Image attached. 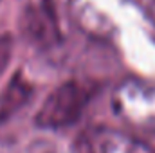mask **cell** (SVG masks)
<instances>
[{"mask_svg": "<svg viewBox=\"0 0 155 153\" xmlns=\"http://www.w3.org/2000/svg\"><path fill=\"white\" fill-rule=\"evenodd\" d=\"M112 108L134 130L155 133V81L128 77L114 92Z\"/></svg>", "mask_w": 155, "mask_h": 153, "instance_id": "obj_1", "label": "cell"}, {"mask_svg": "<svg viewBox=\"0 0 155 153\" xmlns=\"http://www.w3.org/2000/svg\"><path fill=\"white\" fill-rule=\"evenodd\" d=\"M88 97V88L79 83L69 81L60 85L43 101L36 114V124L47 130H58L74 124L83 114Z\"/></svg>", "mask_w": 155, "mask_h": 153, "instance_id": "obj_2", "label": "cell"}, {"mask_svg": "<svg viewBox=\"0 0 155 153\" xmlns=\"http://www.w3.org/2000/svg\"><path fill=\"white\" fill-rule=\"evenodd\" d=\"M22 29L25 36L40 47H51L60 38L56 16L47 0H36L25 5L22 15Z\"/></svg>", "mask_w": 155, "mask_h": 153, "instance_id": "obj_3", "label": "cell"}, {"mask_svg": "<svg viewBox=\"0 0 155 153\" xmlns=\"http://www.w3.org/2000/svg\"><path fill=\"white\" fill-rule=\"evenodd\" d=\"M97 142L99 153H152V150L141 141L117 132H107L99 135Z\"/></svg>", "mask_w": 155, "mask_h": 153, "instance_id": "obj_4", "label": "cell"}, {"mask_svg": "<svg viewBox=\"0 0 155 153\" xmlns=\"http://www.w3.org/2000/svg\"><path fill=\"white\" fill-rule=\"evenodd\" d=\"M29 92H31L29 86L25 83H22L20 77H16L9 85V88H7V92H5V96L2 99V105H0V119H5L7 115L16 112L24 105V101L29 97Z\"/></svg>", "mask_w": 155, "mask_h": 153, "instance_id": "obj_5", "label": "cell"}, {"mask_svg": "<svg viewBox=\"0 0 155 153\" xmlns=\"http://www.w3.org/2000/svg\"><path fill=\"white\" fill-rule=\"evenodd\" d=\"M128 2L134 4L135 7H139L143 11V15L155 24V0H128Z\"/></svg>", "mask_w": 155, "mask_h": 153, "instance_id": "obj_6", "label": "cell"}]
</instances>
